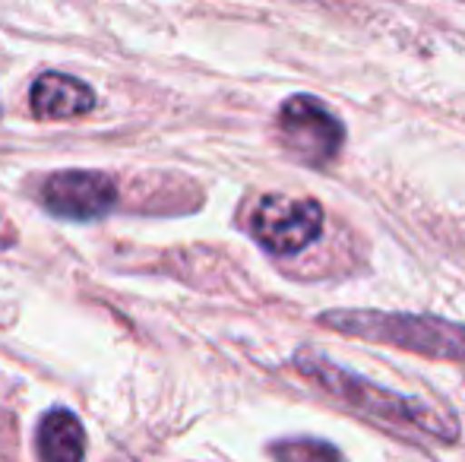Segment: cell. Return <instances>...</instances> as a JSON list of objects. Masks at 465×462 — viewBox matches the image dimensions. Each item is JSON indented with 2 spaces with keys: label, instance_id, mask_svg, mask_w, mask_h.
I'll return each instance as SVG.
<instances>
[{
  "label": "cell",
  "instance_id": "cell-4",
  "mask_svg": "<svg viewBox=\"0 0 465 462\" xmlns=\"http://www.w3.org/2000/svg\"><path fill=\"white\" fill-rule=\"evenodd\" d=\"M279 133L288 152L313 168L330 165L345 143L342 121L313 95H292L279 108Z\"/></svg>",
  "mask_w": 465,
  "mask_h": 462
},
{
  "label": "cell",
  "instance_id": "cell-8",
  "mask_svg": "<svg viewBox=\"0 0 465 462\" xmlns=\"http://www.w3.org/2000/svg\"><path fill=\"white\" fill-rule=\"evenodd\" d=\"M276 462H345L330 440L317 437H285L270 447Z\"/></svg>",
  "mask_w": 465,
  "mask_h": 462
},
{
  "label": "cell",
  "instance_id": "cell-9",
  "mask_svg": "<svg viewBox=\"0 0 465 462\" xmlns=\"http://www.w3.org/2000/svg\"><path fill=\"white\" fill-rule=\"evenodd\" d=\"M0 244H4V234H0Z\"/></svg>",
  "mask_w": 465,
  "mask_h": 462
},
{
  "label": "cell",
  "instance_id": "cell-6",
  "mask_svg": "<svg viewBox=\"0 0 465 462\" xmlns=\"http://www.w3.org/2000/svg\"><path fill=\"white\" fill-rule=\"evenodd\" d=\"M32 112L42 121H67L93 112L95 93L83 80L67 74H42L32 83Z\"/></svg>",
  "mask_w": 465,
  "mask_h": 462
},
{
  "label": "cell",
  "instance_id": "cell-2",
  "mask_svg": "<svg viewBox=\"0 0 465 462\" xmlns=\"http://www.w3.org/2000/svg\"><path fill=\"white\" fill-rule=\"evenodd\" d=\"M332 333L355 339L383 342L424 358L465 361V327L434 314H402V310H330L320 317Z\"/></svg>",
  "mask_w": 465,
  "mask_h": 462
},
{
  "label": "cell",
  "instance_id": "cell-7",
  "mask_svg": "<svg viewBox=\"0 0 465 462\" xmlns=\"http://www.w3.org/2000/svg\"><path fill=\"white\" fill-rule=\"evenodd\" d=\"M38 457L42 462H83L86 459V431L67 408H54L38 425Z\"/></svg>",
  "mask_w": 465,
  "mask_h": 462
},
{
  "label": "cell",
  "instance_id": "cell-3",
  "mask_svg": "<svg viewBox=\"0 0 465 462\" xmlns=\"http://www.w3.org/2000/svg\"><path fill=\"white\" fill-rule=\"evenodd\" d=\"M251 231L263 251L276 257H292L311 247L323 231V206L307 197L270 193L257 203L251 216Z\"/></svg>",
  "mask_w": 465,
  "mask_h": 462
},
{
  "label": "cell",
  "instance_id": "cell-1",
  "mask_svg": "<svg viewBox=\"0 0 465 462\" xmlns=\"http://www.w3.org/2000/svg\"><path fill=\"white\" fill-rule=\"evenodd\" d=\"M294 364L323 393H330L332 399H339L345 408L358 412L361 418L373 421V425H383L396 434H418V437L440 440V444H453L460 437V421H456V415L450 408L424 402L421 396L380 387V383L368 380V377L336 364L323 351L301 349L294 355Z\"/></svg>",
  "mask_w": 465,
  "mask_h": 462
},
{
  "label": "cell",
  "instance_id": "cell-5",
  "mask_svg": "<svg viewBox=\"0 0 465 462\" xmlns=\"http://www.w3.org/2000/svg\"><path fill=\"white\" fill-rule=\"evenodd\" d=\"M42 203L61 219L89 222L117 203V187L102 172H57L42 184Z\"/></svg>",
  "mask_w": 465,
  "mask_h": 462
}]
</instances>
